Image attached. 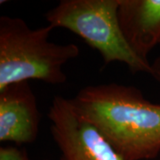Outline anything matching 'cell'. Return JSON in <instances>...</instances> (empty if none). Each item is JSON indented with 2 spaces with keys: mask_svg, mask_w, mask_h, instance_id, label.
I'll return each mask as SVG.
<instances>
[{
  "mask_svg": "<svg viewBox=\"0 0 160 160\" xmlns=\"http://www.w3.org/2000/svg\"><path fill=\"white\" fill-rule=\"evenodd\" d=\"M75 108L125 160H149L160 153V104L134 86L108 83L83 87Z\"/></svg>",
  "mask_w": 160,
  "mask_h": 160,
  "instance_id": "6da1fadb",
  "label": "cell"
},
{
  "mask_svg": "<svg viewBox=\"0 0 160 160\" xmlns=\"http://www.w3.org/2000/svg\"><path fill=\"white\" fill-rule=\"evenodd\" d=\"M51 25L32 29L22 18L0 17V90L29 79L51 85L64 84L63 67L80 53L73 43L49 40Z\"/></svg>",
  "mask_w": 160,
  "mask_h": 160,
  "instance_id": "7a4b0ae2",
  "label": "cell"
},
{
  "mask_svg": "<svg viewBox=\"0 0 160 160\" xmlns=\"http://www.w3.org/2000/svg\"><path fill=\"white\" fill-rule=\"evenodd\" d=\"M120 0H62L46 13L49 25L69 29L99 52L106 65L123 63L132 73H153L152 64L127 43L118 20Z\"/></svg>",
  "mask_w": 160,
  "mask_h": 160,
  "instance_id": "3957f363",
  "label": "cell"
},
{
  "mask_svg": "<svg viewBox=\"0 0 160 160\" xmlns=\"http://www.w3.org/2000/svg\"><path fill=\"white\" fill-rule=\"evenodd\" d=\"M48 118L61 160H125L97 128L77 110L71 99L56 95Z\"/></svg>",
  "mask_w": 160,
  "mask_h": 160,
  "instance_id": "277c9868",
  "label": "cell"
},
{
  "mask_svg": "<svg viewBox=\"0 0 160 160\" xmlns=\"http://www.w3.org/2000/svg\"><path fill=\"white\" fill-rule=\"evenodd\" d=\"M40 118L34 92L28 81L0 90L1 142H34L39 132Z\"/></svg>",
  "mask_w": 160,
  "mask_h": 160,
  "instance_id": "5b68a950",
  "label": "cell"
},
{
  "mask_svg": "<svg viewBox=\"0 0 160 160\" xmlns=\"http://www.w3.org/2000/svg\"><path fill=\"white\" fill-rule=\"evenodd\" d=\"M118 14L129 46L149 61V52L160 46V0H120Z\"/></svg>",
  "mask_w": 160,
  "mask_h": 160,
  "instance_id": "8992f818",
  "label": "cell"
},
{
  "mask_svg": "<svg viewBox=\"0 0 160 160\" xmlns=\"http://www.w3.org/2000/svg\"><path fill=\"white\" fill-rule=\"evenodd\" d=\"M0 160H31L26 149L16 146H2L0 148Z\"/></svg>",
  "mask_w": 160,
  "mask_h": 160,
  "instance_id": "52a82bcc",
  "label": "cell"
},
{
  "mask_svg": "<svg viewBox=\"0 0 160 160\" xmlns=\"http://www.w3.org/2000/svg\"><path fill=\"white\" fill-rule=\"evenodd\" d=\"M152 77L160 82V56L157 58L152 63Z\"/></svg>",
  "mask_w": 160,
  "mask_h": 160,
  "instance_id": "ba28073f",
  "label": "cell"
},
{
  "mask_svg": "<svg viewBox=\"0 0 160 160\" xmlns=\"http://www.w3.org/2000/svg\"><path fill=\"white\" fill-rule=\"evenodd\" d=\"M46 160H49V159H46Z\"/></svg>",
  "mask_w": 160,
  "mask_h": 160,
  "instance_id": "9c48e42d",
  "label": "cell"
}]
</instances>
